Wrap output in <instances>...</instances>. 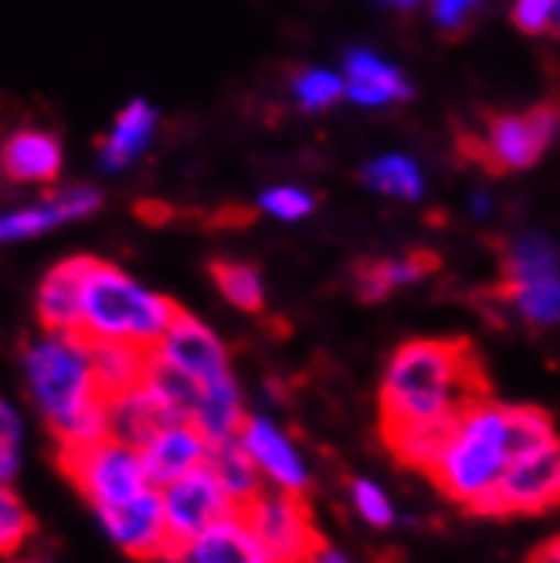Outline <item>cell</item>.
Masks as SVG:
<instances>
[{
	"label": "cell",
	"instance_id": "6da1fadb",
	"mask_svg": "<svg viewBox=\"0 0 560 563\" xmlns=\"http://www.w3.org/2000/svg\"><path fill=\"white\" fill-rule=\"evenodd\" d=\"M493 397L479 350L465 336H421L397 346L381 374L377 415L384 445L452 428L472 405Z\"/></svg>",
	"mask_w": 560,
	"mask_h": 563
},
{
	"label": "cell",
	"instance_id": "7a4b0ae2",
	"mask_svg": "<svg viewBox=\"0 0 560 563\" xmlns=\"http://www.w3.org/2000/svg\"><path fill=\"white\" fill-rule=\"evenodd\" d=\"M24 387L45 418L58 455L109 438V397L99 387L92 343L83 333H45L21 353Z\"/></svg>",
	"mask_w": 560,
	"mask_h": 563
},
{
	"label": "cell",
	"instance_id": "3957f363",
	"mask_svg": "<svg viewBox=\"0 0 560 563\" xmlns=\"http://www.w3.org/2000/svg\"><path fill=\"white\" fill-rule=\"evenodd\" d=\"M513 459L509 408L486 397L472 405L449 431L442 452L425 472L438 493L462 506L465 512L490 516L496 486Z\"/></svg>",
	"mask_w": 560,
	"mask_h": 563
},
{
	"label": "cell",
	"instance_id": "277c9868",
	"mask_svg": "<svg viewBox=\"0 0 560 563\" xmlns=\"http://www.w3.org/2000/svg\"><path fill=\"white\" fill-rule=\"evenodd\" d=\"M180 306L167 296L143 289L136 278L112 262L96 258L86 278V302H83V333L92 343H127L140 350H153Z\"/></svg>",
	"mask_w": 560,
	"mask_h": 563
},
{
	"label": "cell",
	"instance_id": "5b68a950",
	"mask_svg": "<svg viewBox=\"0 0 560 563\" xmlns=\"http://www.w3.org/2000/svg\"><path fill=\"white\" fill-rule=\"evenodd\" d=\"M560 133V99L550 96L524 112H483V130L462 133L459 150L486 174L503 177L534 167Z\"/></svg>",
	"mask_w": 560,
	"mask_h": 563
},
{
	"label": "cell",
	"instance_id": "8992f818",
	"mask_svg": "<svg viewBox=\"0 0 560 563\" xmlns=\"http://www.w3.org/2000/svg\"><path fill=\"white\" fill-rule=\"evenodd\" d=\"M58 462H62L65 475L75 482V489L89 499L96 516L127 506V503L140 499L143 493L156 489L143 468L140 452L119 438H102L89 449L65 452V455H58Z\"/></svg>",
	"mask_w": 560,
	"mask_h": 563
},
{
	"label": "cell",
	"instance_id": "52a82bcc",
	"mask_svg": "<svg viewBox=\"0 0 560 563\" xmlns=\"http://www.w3.org/2000/svg\"><path fill=\"white\" fill-rule=\"evenodd\" d=\"M160 496H164V516L174 553H184L197 537H205L211 527L238 512V503L224 489V482L218 478L211 462L174 478L171 486L160 489Z\"/></svg>",
	"mask_w": 560,
	"mask_h": 563
},
{
	"label": "cell",
	"instance_id": "ba28073f",
	"mask_svg": "<svg viewBox=\"0 0 560 563\" xmlns=\"http://www.w3.org/2000/svg\"><path fill=\"white\" fill-rule=\"evenodd\" d=\"M242 512L278 563H312V556L327 547L306 496L299 493L265 486Z\"/></svg>",
	"mask_w": 560,
	"mask_h": 563
},
{
	"label": "cell",
	"instance_id": "9c48e42d",
	"mask_svg": "<svg viewBox=\"0 0 560 563\" xmlns=\"http://www.w3.org/2000/svg\"><path fill=\"white\" fill-rule=\"evenodd\" d=\"M560 506V434L509 459L490 516H543Z\"/></svg>",
	"mask_w": 560,
	"mask_h": 563
},
{
	"label": "cell",
	"instance_id": "30bf717a",
	"mask_svg": "<svg viewBox=\"0 0 560 563\" xmlns=\"http://www.w3.org/2000/svg\"><path fill=\"white\" fill-rule=\"evenodd\" d=\"M153 353L201 387H211V384H221L231 377V360H228V350L218 340V333L208 330L201 319L184 309L177 312L164 340L153 346Z\"/></svg>",
	"mask_w": 560,
	"mask_h": 563
},
{
	"label": "cell",
	"instance_id": "8fae6325",
	"mask_svg": "<svg viewBox=\"0 0 560 563\" xmlns=\"http://www.w3.org/2000/svg\"><path fill=\"white\" fill-rule=\"evenodd\" d=\"M242 445L249 449V455L255 459L259 472L265 475V482L272 489H283V493H299L306 496L309 489V468L299 455V449L289 441V434L272 424L262 415H252L242 428Z\"/></svg>",
	"mask_w": 560,
	"mask_h": 563
},
{
	"label": "cell",
	"instance_id": "7c38bea8",
	"mask_svg": "<svg viewBox=\"0 0 560 563\" xmlns=\"http://www.w3.org/2000/svg\"><path fill=\"white\" fill-rule=\"evenodd\" d=\"M96 258L75 255L52 265L37 286V323L45 333H78L83 330L86 278Z\"/></svg>",
	"mask_w": 560,
	"mask_h": 563
},
{
	"label": "cell",
	"instance_id": "4fadbf2b",
	"mask_svg": "<svg viewBox=\"0 0 560 563\" xmlns=\"http://www.w3.org/2000/svg\"><path fill=\"white\" fill-rule=\"evenodd\" d=\"M143 459V468L156 489L171 486L174 478L205 465L211 455V441L197 431L194 421H171L160 428L143 449H136Z\"/></svg>",
	"mask_w": 560,
	"mask_h": 563
},
{
	"label": "cell",
	"instance_id": "5bb4252c",
	"mask_svg": "<svg viewBox=\"0 0 560 563\" xmlns=\"http://www.w3.org/2000/svg\"><path fill=\"white\" fill-rule=\"evenodd\" d=\"M490 299L530 330H553L560 327V268L527 278H499Z\"/></svg>",
	"mask_w": 560,
	"mask_h": 563
},
{
	"label": "cell",
	"instance_id": "9a60e30c",
	"mask_svg": "<svg viewBox=\"0 0 560 563\" xmlns=\"http://www.w3.org/2000/svg\"><path fill=\"white\" fill-rule=\"evenodd\" d=\"M438 255L428 249H411L397 258H364L356 262L350 272L353 292L364 302H384L391 292L411 286V282H421L425 275L438 272Z\"/></svg>",
	"mask_w": 560,
	"mask_h": 563
},
{
	"label": "cell",
	"instance_id": "2e32d148",
	"mask_svg": "<svg viewBox=\"0 0 560 563\" xmlns=\"http://www.w3.org/2000/svg\"><path fill=\"white\" fill-rule=\"evenodd\" d=\"M184 556L190 563H278L262 543V537L252 530L245 512H234L218 527H211L205 537H197L184 550Z\"/></svg>",
	"mask_w": 560,
	"mask_h": 563
},
{
	"label": "cell",
	"instance_id": "e0dca14e",
	"mask_svg": "<svg viewBox=\"0 0 560 563\" xmlns=\"http://www.w3.org/2000/svg\"><path fill=\"white\" fill-rule=\"evenodd\" d=\"M171 421H184V418H177L167 408V400L146 384L109 400V438L127 441L133 449H143L146 441Z\"/></svg>",
	"mask_w": 560,
	"mask_h": 563
},
{
	"label": "cell",
	"instance_id": "ac0fdd59",
	"mask_svg": "<svg viewBox=\"0 0 560 563\" xmlns=\"http://www.w3.org/2000/svg\"><path fill=\"white\" fill-rule=\"evenodd\" d=\"M62 146L45 130H18L4 143V177L11 184H55Z\"/></svg>",
	"mask_w": 560,
	"mask_h": 563
},
{
	"label": "cell",
	"instance_id": "d6986e66",
	"mask_svg": "<svg viewBox=\"0 0 560 563\" xmlns=\"http://www.w3.org/2000/svg\"><path fill=\"white\" fill-rule=\"evenodd\" d=\"M99 205H102V197L92 187H75V190H65V194H52L45 205L18 211V214H8L4 221H0V234H4V241L34 238V234H42V231L62 224V221L92 214Z\"/></svg>",
	"mask_w": 560,
	"mask_h": 563
},
{
	"label": "cell",
	"instance_id": "ffe728a7",
	"mask_svg": "<svg viewBox=\"0 0 560 563\" xmlns=\"http://www.w3.org/2000/svg\"><path fill=\"white\" fill-rule=\"evenodd\" d=\"M347 96L360 106H381L394 99H408L411 89L402 71L384 65L371 52H350L347 55Z\"/></svg>",
	"mask_w": 560,
	"mask_h": 563
},
{
	"label": "cell",
	"instance_id": "44dd1931",
	"mask_svg": "<svg viewBox=\"0 0 560 563\" xmlns=\"http://www.w3.org/2000/svg\"><path fill=\"white\" fill-rule=\"evenodd\" d=\"M153 123H156V112L143 99H133L123 112L116 115L112 130L96 140L99 159L109 170H119V167L133 164V156L143 153L146 143H150Z\"/></svg>",
	"mask_w": 560,
	"mask_h": 563
},
{
	"label": "cell",
	"instance_id": "7402d4cb",
	"mask_svg": "<svg viewBox=\"0 0 560 563\" xmlns=\"http://www.w3.org/2000/svg\"><path fill=\"white\" fill-rule=\"evenodd\" d=\"M190 421L197 424V431H201L211 441V445H221V441L242 434L249 415L242 408V394H238L234 377L205 387V394H201V400H197Z\"/></svg>",
	"mask_w": 560,
	"mask_h": 563
},
{
	"label": "cell",
	"instance_id": "603a6c76",
	"mask_svg": "<svg viewBox=\"0 0 560 563\" xmlns=\"http://www.w3.org/2000/svg\"><path fill=\"white\" fill-rule=\"evenodd\" d=\"M92 343V340H89ZM150 353L153 350H140V346H127V343H92V360H96V377L102 394L112 400L119 394H127L133 387H140L146 380V367H150Z\"/></svg>",
	"mask_w": 560,
	"mask_h": 563
},
{
	"label": "cell",
	"instance_id": "cb8c5ba5",
	"mask_svg": "<svg viewBox=\"0 0 560 563\" xmlns=\"http://www.w3.org/2000/svg\"><path fill=\"white\" fill-rule=\"evenodd\" d=\"M208 462L218 472V478L224 482L231 499L238 503V512H242L265 489V475L259 472L255 459L242 445V438H228V441H221V445H211Z\"/></svg>",
	"mask_w": 560,
	"mask_h": 563
},
{
	"label": "cell",
	"instance_id": "d4e9b609",
	"mask_svg": "<svg viewBox=\"0 0 560 563\" xmlns=\"http://www.w3.org/2000/svg\"><path fill=\"white\" fill-rule=\"evenodd\" d=\"M211 278L218 292L242 312H252L259 316L265 309V286H262V275L255 265L249 262H234V258H215L208 265Z\"/></svg>",
	"mask_w": 560,
	"mask_h": 563
},
{
	"label": "cell",
	"instance_id": "484cf974",
	"mask_svg": "<svg viewBox=\"0 0 560 563\" xmlns=\"http://www.w3.org/2000/svg\"><path fill=\"white\" fill-rule=\"evenodd\" d=\"M364 184L381 190V194H391V197H405V200H415L421 197V174L411 159L405 156H384V159H374V164L364 167Z\"/></svg>",
	"mask_w": 560,
	"mask_h": 563
},
{
	"label": "cell",
	"instance_id": "4316f807",
	"mask_svg": "<svg viewBox=\"0 0 560 563\" xmlns=\"http://www.w3.org/2000/svg\"><path fill=\"white\" fill-rule=\"evenodd\" d=\"M34 533V516L28 512L24 499L4 486V493H0V550H4L8 560L18 556V550L31 540Z\"/></svg>",
	"mask_w": 560,
	"mask_h": 563
},
{
	"label": "cell",
	"instance_id": "83f0119b",
	"mask_svg": "<svg viewBox=\"0 0 560 563\" xmlns=\"http://www.w3.org/2000/svg\"><path fill=\"white\" fill-rule=\"evenodd\" d=\"M350 503L360 512V519L374 530H387L394 527V506L387 499V493L371 478H353L350 482Z\"/></svg>",
	"mask_w": 560,
	"mask_h": 563
},
{
	"label": "cell",
	"instance_id": "f1b7e54d",
	"mask_svg": "<svg viewBox=\"0 0 560 563\" xmlns=\"http://www.w3.org/2000/svg\"><path fill=\"white\" fill-rule=\"evenodd\" d=\"M293 89H296V99L303 102V109H327L337 99H343L347 82H340V78L330 71L306 68V71L293 75Z\"/></svg>",
	"mask_w": 560,
	"mask_h": 563
},
{
	"label": "cell",
	"instance_id": "f546056e",
	"mask_svg": "<svg viewBox=\"0 0 560 563\" xmlns=\"http://www.w3.org/2000/svg\"><path fill=\"white\" fill-rule=\"evenodd\" d=\"M21 465V418L14 405H0V482L11 486Z\"/></svg>",
	"mask_w": 560,
	"mask_h": 563
},
{
	"label": "cell",
	"instance_id": "4dcf8cb0",
	"mask_svg": "<svg viewBox=\"0 0 560 563\" xmlns=\"http://www.w3.org/2000/svg\"><path fill=\"white\" fill-rule=\"evenodd\" d=\"M262 208L283 221H299L312 211V197L296 187H275V190L262 194Z\"/></svg>",
	"mask_w": 560,
	"mask_h": 563
},
{
	"label": "cell",
	"instance_id": "1f68e13d",
	"mask_svg": "<svg viewBox=\"0 0 560 563\" xmlns=\"http://www.w3.org/2000/svg\"><path fill=\"white\" fill-rule=\"evenodd\" d=\"M557 0H516L513 4V24L524 34H543L553 21Z\"/></svg>",
	"mask_w": 560,
	"mask_h": 563
},
{
	"label": "cell",
	"instance_id": "d6a6232c",
	"mask_svg": "<svg viewBox=\"0 0 560 563\" xmlns=\"http://www.w3.org/2000/svg\"><path fill=\"white\" fill-rule=\"evenodd\" d=\"M479 4L483 0H435V21L446 31H462Z\"/></svg>",
	"mask_w": 560,
	"mask_h": 563
},
{
	"label": "cell",
	"instance_id": "836d02e7",
	"mask_svg": "<svg viewBox=\"0 0 560 563\" xmlns=\"http://www.w3.org/2000/svg\"><path fill=\"white\" fill-rule=\"evenodd\" d=\"M527 563H560V537H553L543 547H537Z\"/></svg>",
	"mask_w": 560,
	"mask_h": 563
},
{
	"label": "cell",
	"instance_id": "e575fe53",
	"mask_svg": "<svg viewBox=\"0 0 560 563\" xmlns=\"http://www.w3.org/2000/svg\"><path fill=\"white\" fill-rule=\"evenodd\" d=\"M136 214H140L143 221H150V224H164V221L171 218V208H164V205H150V200H143V205H136Z\"/></svg>",
	"mask_w": 560,
	"mask_h": 563
},
{
	"label": "cell",
	"instance_id": "d590c367",
	"mask_svg": "<svg viewBox=\"0 0 560 563\" xmlns=\"http://www.w3.org/2000/svg\"><path fill=\"white\" fill-rule=\"evenodd\" d=\"M312 563H350L340 550H333V547H323L316 556H312Z\"/></svg>",
	"mask_w": 560,
	"mask_h": 563
},
{
	"label": "cell",
	"instance_id": "8d00e7d4",
	"mask_svg": "<svg viewBox=\"0 0 560 563\" xmlns=\"http://www.w3.org/2000/svg\"><path fill=\"white\" fill-rule=\"evenodd\" d=\"M160 563H190L184 553H174V556H164V560H160Z\"/></svg>",
	"mask_w": 560,
	"mask_h": 563
},
{
	"label": "cell",
	"instance_id": "74e56055",
	"mask_svg": "<svg viewBox=\"0 0 560 563\" xmlns=\"http://www.w3.org/2000/svg\"><path fill=\"white\" fill-rule=\"evenodd\" d=\"M387 4H397V8H415L418 0H387Z\"/></svg>",
	"mask_w": 560,
	"mask_h": 563
},
{
	"label": "cell",
	"instance_id": "f35d334b",
	"mask_svg": "<svg viewBox=\"0 0 560 563\" xmlns=\"http://www.w3.org/2000/svg\"><path fill=\"white\" fill-rule=\"evenodd\" d=\"M8 563H42V560H21V556H18V560H8Z\"/></svg>",
	"mask_w": 560,
	"mask_h": 563
},
{
	"label": "cell",
	"instance_id": "ab89813d",
	"mask_svg": "<svg viewBox=\"0 0 560 563\" xmlns=\"http://www.w3.org/2000/svg\"><path fill=\"white\" fill-rule=\"evenodd\" d=\"M557 34H560V0H557Z\"/></svg>",
	"mask_w": 560,
	"mask_h": 563
}]
</instances>
